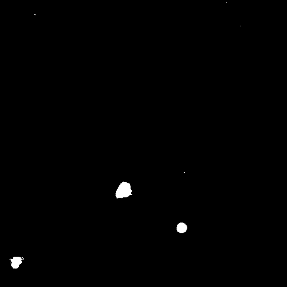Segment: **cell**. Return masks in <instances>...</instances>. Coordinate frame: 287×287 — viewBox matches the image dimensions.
I'll list each match as a JSON object with an SVG mask.
<instances>
[{
  "label": "cell",
  "instance_id": "cell-1",
  "mask_svg": "<svg viewBox=\"0 0 287 287\" xmlns=\"http://www.w3.org/2000/svg\"><path fill=\"white\" fill-rule=\"evenodd\" d=\"M23 260L24 258L22 257H17V256L13 257L12 259H10L11 267L14 269L19 268L20 265L23 262Z\"/></svg>",
  "mask_w": 287,
  "mask_h": 287
},
{
  "label": "cell",
  "instance_id": "cell-2",
  "mask_svg": "<svg viewBox=\"0 0 287 287\" xmlns=\"http://www.w3.org/2000/svg\"><path fill=\"white\" fill-rule=\"evenodd\" d=\"M186 229H187V227L186 225L183 223H180L178 225L177 230L179 232H181V233L185 232H186Z\"/></svg>",
  "mask_w": 287,
  "mask_h": 287
}]
</instances>
